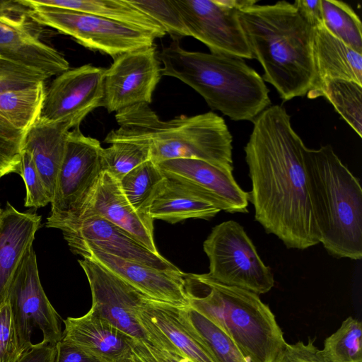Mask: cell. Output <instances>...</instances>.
Instances as JSON below:
<instances>
[{
  "mask_svg": "<svg viewBox=\"0 0 362 362\" xmlns=\"http://www.w3.org/2000/svg\"><path fill=\"white\" fill-rule=\"evenodd\" d=\"M244 148L255 218L287 248L305 250L320 243L310 195L306 146L281 105L269 106L252 122Z\"/></svg>",
  "mask_w": 362,
  "mask_h": 362,
  "instance_id": "cell-1",
  "label": "cell"
},
{
  "mask_svg": "<svg viewBox=\"0 0 362 362\" xmlns=\"http://www.w3.org/2000/svg\"><path fill=\"white\" fill-rule=\"evenodd\" d=\"M238 15L253 57L263 68L264 81L284 101L306 95L315 79L313 28L294 4H255L238 10Z\"/></svg>",
  "mask_w": 362,
  "mask_h": 362,
  "instance_id": "cell-2",
  "label": "cell"
},
{
  "mask_svg": "<svg viewBox=\"0 0 362 362\" xmlns=\"http://www.w3.org/2000/svg\"><path fill=\"white\" fill-rule=\"evenodd\" d=\"M119 128L105 142L128 141L146 144L156 163L176 158H195L233 172V137L222 117L213 112L161 120L148 104L117 112Z\"/></svg>",
  "mask_w": 362,
  "mask_h": 362,
  "instance_id": "cell-3",
  "label": "cell"
},
{
  "mask_svg": "<svg viewBox=\"0 0 362 362\" xmlns=\"http://www.w3.org/2000/svg\"><path fill=\"white\" fill-rule=\"evenodd\" d=\"M161 75L188 85L208 105L235 121H251L271 105L262 77L243 58L187 51L177 41L160 53Z\"/></svg>",
  "mask_w": 362,
  "mask_h": 362,
  "instance_id": "cell-4",
  "label": "cell"
},
{
  "mask_svg": "<svg viewBox=\"0 0 362 362\" xmlns=\"http://www.w3.org/2000/svg\"><path fill=\"white\" fill-rule=\"evenodd\" d=\"M188 305L222 329L248 362H275L287 344L272 310L250 291L209 274H184Z\"/></svg>",
  "mask_w": 362,
  "mask_h": 362,
  "instance_id": "cell-5",
  "label": "cell"
},
{
  "mask_svg": "<svg viewBox=\"0 0 362 362\" xmlns=\"http://www.w3.org/2000/svg\"><path fill=\"white\" fill-rule=\"evenodd\" d=\"M320 241L337 258L362 257V189L330 145L305 151Z\"/></svg>",
  "mask_w": 362,
  "mask_h": 362,
  "instance_id": "cell-6",
  "label": "cell"
},
{
  "mask_svg": "<svg viewBox=\"0 0 362 362\" xmlns=\"http://www.w3.org/2000/svg\"><path fill=\"white\" fill-rule=\"evenodd\" d=\"M37 24L51 27L72 37L91 50L113 59L136 49L151 47L156 37L150 33L105 18L74 10L39 5L33 0H18Z\"/></svg>",
  "mask_w": 362,
  "mask_h": 362,
  "instance_id": "cell-7",
  "label": "cell"
},
{
  "mask_svg": "<svg viewBox=\"0 0 362 362\" xmlns=\"http://www.w3.org/2000/svg\"><path fill=\"white\" fill-rule=\"evenodd\" d=\"M203 248L209 260L208 274L216 281L257 295L274 287L271 268L262 260L239 223L229 220L215 226Z\"/></svg>",
  "mask_w": 362,
  "mask_h": 362,
  "instance_id": "cell-8",
  "label": "cell"
},
{
  "mask_svg": "<svg viewBox=\"0 0 362 362\" xmlns=\"http://www.w3.org/2000/svg\"><path fill=\"white\" fill-rule=\"evenodd\" d=\"M103 149L98 140L85 136L79 127L69 131L47 219V228H58L76 218L102 172Z\"/></svg>",
  "mask_w": 362,
  "mask_h": 362,
  "instance_id": "cell-9",
  "label": "cell"
},
{
  "mask_svg": "<svg viewBox=\"0 0 362 362\" xmlns=\"http://www.w3.org/2000/svg\"><path fill=\"white\" fill-rule=\"evenodd\" d=\"M21 349L32 346L31 335L38 327L42 341L56 345L63 337L61 317L48 300L40 280L33 247L25 255L10 284L7 296Z\"/></svg>",
  "mask_w": 362,
  "mask_h": 362,
  "instance_id": "cell-10",
  "label": "cell"
},
{
  "mask_svg": "<svg viewBox=\"0 0 362 362\" xmlns=\"http://www.w3.org/2000/svg\"><path fill=\"white\" fill-rule=\"evenodd\" d=\"M193 37L211 53L253 59L238 18V10L256 0H174Z\"/></svg>",
  "mask_w": 362,
  "mask_h": 362,
  "instance_id": "cell-11",
  "label": "cell"
},
{
  "mask_svg": "<svg viewBox=\"0 0 362 362\" xmlns=\"http://www.w3.org/2000/svg\"><path fill=\"white\" fill-rule=\"evenodd\" d=\"M40 25L18 0L0 1V56L44 73L48 78L69 69L65 57L42 42Z\"/></svg>",
  "mask_w": 362,
  "mask_h": 362,
  "instance_id": "cell-12",
  "label": "cell"
},
{
  "mask_svg": "<svg viewBox=\"0 0 362 362\" xmlns=\"http://www.w3.org/2000/svg\"><path fill=\"white\" fill-rule=\"evenodd\" d=\"M105 71L85 64L59 74L45 89L39 118L79 127L90 112L103 107Z\"/></svg>",
  "mask_w": 362,
  "mask_h": 362,
  "instance_id": "cell-13",
  "label": "cell"
},
{
  "mask_svg": "<svg viewBox=\"0 0 362 362\" xmlns=\"http://www.w3.org/2000/svg\"><path fill=\"white\" fill-rule=\"evenodd\" d=\"M104 74L103 107L118 112L137 104L149 105L161 77L154 45L122 54Z\"/></svg>",
  "mask_w": 362,
  "mask_h": 362,
  "instance_id": "cell-14",
  "label": "cell"
},
{
  "mask_svg": "<svg viewBox=\"0 0 362 362\" xmlns=\"http://www.w3.org/2000/svg\"><path fill=\"white\" fill-rule=\"evenodd\" d=\"M78 263L90 288V310L127 336L148 342L137 319L146 295L90 259H78Z\"/></svg>",
  "mask_w": 362,
  "mask_h": 362,
  "instance_id": "cell-15",
  "label": "cell"
},
{
  "mask_svg": "<svg viewBox=\"0 0 362 362\" xmlns=\"http://www.w3.org/2000/svg\"><path fill=\"white\" fill-rule=\"evenodd\" d=\"M71 252L91 247L119 258L161 270H178L160 253H154L128 233L98 215L81 216L58 228Z\"/></svg>",
  "mask_w": 362,
  "mask_h": 362,
  "instance_id": "cell-16",
  "label": "cell"
},
{
  "mask_svg": "<svg viewBox=\"0 0 362 362\" xmlns=\"http://www.w3.org/2000/svg\"><path fill=\"white\" fill-rule=\"evenodd\" d=\"M165 177L174 180L228 213H247L248 192L233 172L195 158H176L156 163Z\"/></svg>",
  "mask_w": 362,
  "mask_h": 362,
  "instance_id": "cell-17",
  "label": "cell"
},
{
  "mask_svg": "<svg viewBox=\"0 0 362 362\" xmlns=\"http://www.w3.org/2000/svg\"><path fill=\"white\" fill-rule=\"evenodd\" d=\"M90 259L146 296L177 306L188 305L184 274L178 270H161L117 257L91 247L72 252Z\"/></svg>",
  "mask_w": 362,
  "mask_h": 362,
  "instance_id": "cell-18",
  "label": "cell"
},
{
  "mask_svg": "<svg viewBox=\"0 0 362 362\" xmlns=\"http://www.w3.org/2000/svg\"><path fill=\"white\" fill-rule=\"evenodd\" d=\"M89 215L103 217L128 233L151 252L159 253L153 238V220L133 208L124 194L119 180L107 172H101L95 187L76 219Z\"/></svg>",
  "mask_w": 362,
  "mask_h": 362,
  "instance_id": "cell-19",
  "label": "cell"
},
{
  "mask_svg": "<svg viewBox=\"0 0 362 362\" xmlns=\"http://www.w3.org/2000/svg\"><path fill=\"white\" fill-rule=\"evenodd\" d=\"M177 307L147 296L144 297L137 319L148 342L192 362H215L182 325Z\"/></svg>",
  "mask_w": 362,
  "mask_h": 362,
  "instance_id": "cell-20",
  "label": "cell"
},
{
  "mask_svg": "<svg viewBox=\"0 0 362 362\" xmlns=\"http://www.w3.org/2000/svg\"><path fill=\"white\" fill-rule=\"evenodd\" d=\"M313 59L315 79L306 94L318 98L322 86L330 80H346L362 85V54L333 35L322 25L313 28Z\"/></svg>",
  "mask_w": 362,
  "mask_h": 362,
  "instance_id": "cell-21",
  "label": "cell"
},
{
  "mask_svg": "<svg viewBox=\"0 0 362 362\" xmlns=\"http://www.w3.org/2000/svg\"><path fill=\"white\" fill-rule=\"evenodd\" d=\"M63 322L62 339L103 362H120L132 356L129 336L90 310L83 316L69 317Z\"/></svg>",
  "mask_w": 362,
  "mask_h": 362,
  "instance_id": "cell-22",
  "label": "cell"
},
{
  "mask_svg": "<svg viewBox=\"0 0 362 362\" xmlns=\"http://www.w3.org/2000/svg\"><path fill=\"white\" fill-rule=\"evenodd\" d=\"M41 216L20 212L10 203L0 214V303L3 302L13 277L25 255L33 247Z\"/></svg>",
  "mask_w": 362,
  "mask_h": 362,
  "instance_id": "cell-23",
  "label": "cell"
},
{
  "mask_svg": "<svg viewBox=\"0 0 362 362\" xmlns=\"http://www.w3.org/2000/svg\"><path fill=\"white\" fill-rule=\"evenodd\" d=\"M70 129L65 123L48 122L38 117L25 132L23 140L21 151H28L32 156L50 203Z\"/></svg>",
  "mask_w": 362,
  "mask_h": 362,
  "instance_id": "cell-24",
  "label": "cell"
},
{
  "mask_svg": "<svg viewBox=\"0 0 362 362\" xmlns=\"http://www.w3.org/2000/svg\"><path fill=\"white\" fill-rule=\"evenodd\" d=\"M220 211L180 182L165 177L153 197L148 215L153 221L174 224L189 218L209 219Z\"/></svg>",
  "mask_w": 362,
  "mask_h": 362,
  "instance_id": "cell-25",
  "label": "cell"
},
{
  "mask_svg": "<svg viewBox=\"0 0 362 362\" xmlns=\"http://www.w3.org/2000/svg\"><path fill=\"white\" fill-rule=\"evenodd\" d=\"M39 5L84 12L140 28L155 37L165 33L152 18L132 5L129 0H33Z\"/></svg>",
  "mask_w": 362,
  "mask_h": 362,
  "instance_id": "cell-26",
  "label": "cell"
},
{
  "mask_svg": "<svg viewBox=\"0 0 362 362\" xmlns=\"http://www.w3.org/2000/svg\"><path fill=\"white\" fill-rule=\"evenodd\" d=\"M177 309L182 325L215 362H248L228 335L203 315L189 305Z\"/></svg>",
  "mask_w": 362,
  "mask_h": 362,
  "instance_id": "cell-27",
  "label": "cell"
},
{
  "mask_svg": "<svg viewBox=\"0 0 362 362\" xmlns=\"http://www.w3.org/2000/svg\"><path fill=\"white\" fill-rule=\"evenodd\" d=\"M45 83L30 88L0 93V117L26 132L38 119L45 98Z\"/></svg>",
  "mask_w": 362,
  "mask_h": 362,
  "instance_id": "cell-28",
  "label": "cell"
},
{
  "mask_svg": "<svg viewBox=\"0 0 362 362\" xmlns=\"http://www.w3.org/2000/svg\"><path fill=\"white\" fill-rule=\"evenodd\" d=\"M165 176L158 165L148 160L119 180L126 198L139 214L148 215L153 197Z\"/></svg>",
  "mask_w": 362,
  "mask_h": 362,
  "instance_id": "cell-29",
  "label": "cell"
},
{
  "mask_svg": "<svg viewBox=\"0 0 362 362\" xmlns=\"http://www.w3.org/2000/svg\"><path fill=\"white\" fill-rule=\"evenodd\" d=\"M325 98L348 124L362 136V85L346 80H330L318 97Z\"/></svg>",
  "mask_w": 362,
  "mask_h": 362,
  "instance_id": "cell-30",
  "label": "cell"
},
{
  "mask_svg": "<svg viewBox=\"0 0 362 362\" xmlns=\"http://www.w3.org/2000/svg\"><path fill=\"white\" fill-rule=\"evenodd\" d=\"M324 26L336 37L362 54V25L354 10L345 2L321 0Z\"/></svg>",
  "mask_w": 362,
  "mask_h": 362,
  "instance_id": "cell-31",
  "label": "cell"
},
{
  "mask_svg": "<svg viewBox=\"0 0 362 362\" xmlns=\"http://www.w3.org/2000/svg\"><path fill=\"white\" fill-rule=\"evenodd\" d=\"M362 324L350 316L324 342L322 355L329 362H362Z\"/></svg>",
  "mask_w": 362,
  "mask_h": 362,
  "instance_id": "cell-32",
  "label": "cell"
},
{
  "mask_svg": "<svg viewBox=\"0 0 362 362\" xmlns=\"http://www.w3.org/2000/svg\"><path fill=\"white\" fill-rule=\"evenodd\" d=\"M151 160L149 146L143 142L121 141L110 144L101 154L102 171L120 180L131 170Z\"/></svg>",
  "mask_w": 362,
  "mask_h": 362,
  "instance_id": "cell-33",
  "label": "cell"
},
{
  "mask_svg": "<svg viewBox=\"0 0 362 362\" xmlns=\"http://www.w3.org/2000/svg\"><path fill=\"white\" fill-rule=\"evenodd\" d=\"M147 16L152 18L175 41L190 36L183 18L174 0H129Z\"/></svg>",
  "mask_w": 362,
  "mask_h": 362,
  "instance_id": "cell-34",
  "label": "cell"
},
{
  "mask_svg": "<svg viewBox=\"0 0 362 362\" xmlns=\"http://www.w3.org/2000/svg\"><path fill=\"white\" fill-rule=\"evenodd\" d=\"M47 78L41 71L0 56V93L35 87Z\"/></svg>",
  "mask_w": 362,
  "mask_h": 362,
  "instance_id": "cell-35",
  "label": "cell"
},
{
  "mask_svg": "<svg viewBox=\"0 0 362 362\" xmlns=\"http://www.w3.org/2000/svg\"><path fill=\"white\" fill-rule=\"evenodd\" d=\"M25 132L0 117V173H20L22 143Z\"/></svg>",
  "mask_w": 362,
  "mask_h": 362,
  "instance_id": "cell-36",
  "label": "cell"
},
{
  "mask_svg": "<svg viewBox=\"0 0 362 362\" xmlns=\"http://www.w3.org/2000/svg\"><path fill=\"white\" fill-rule=\"evenodd\" d=\"M19 174L26 187L25 206L40 208L50 203L42 178L30 153L21 151Z\"/></svg>",
  "mask_w": 362,
  "mask_h": 362,
  "instance_id": "cell-37",
  "label": "cell"
},
{
  "mask_svg": "<svg viewBox=\"0 0 362 362\" xmlns=\"http://www.w3.org/2000/svg\"><path fill=\"white\" fill-rule=\"evenodd\" d=\"M23 354L7 298L0 303V362H17Z\"/></svg>",
  "mask_w": 362,
  "mask_h": 362,
  "instance_id": "cell-38",
  "label": "cell"
},
{
  "mask_svg": "<svg viewBox=\"0 0 362 362\" xmlns=\"http://www.w3.org/2000/svg\"><path fill=\"white\" fill-rule=\"evenodd\" d=\"M132 354L137 362H192L185 357L169 352L144 340L128 337Z\"/></svg>",
  "mask_w": 362,
  "mask_h": 362,
  "instance_id": "cell-39",
  "label": "cell"
},
{
  "mask_svg": "<svg viewBox=\"0 0 362 362\" xmlns=\"http://www.w3.org/2000/svg\"><path fill=\"white\" fill-rule=\"evenodd\" d=\"M275 362H329L309 339L307 344L299 341L293 344H286Z\"/></svg>",
  "mask_w": 362,
  "mask_h": 362,
  "instance_id": "cell-40",
  "label": "cell"
},
{
  "mask_svg": "<svg viewBox=\"0 0 362 362\" xmlns=\"http://www.w3.org/2000/svg\"><path fill=\"white\" fill-rule=\"evenodd\" d=\"M54 362H103L94 355L63 339L56 344Z\"/></svg>",
  "mask_w": 362,
  "mask_h": 362,
  "instance_id": "cell-41",
  "label": "cell"
},
{
  "mask_svg": "<svg viewBox=\"0 0 362 362\" xmlns=\"http://www.w3.org/2000/svg\"><path fill=\"white\" fill-rule=\"evenodd\" d=\"M293 4L303 18L313 28L323 25L321 0H296Z\"/></svg>",
  "mask_w": 362,
  "mask_h": 362,
  "instance_id": "cell-42",
  "label": "cell"
},
{
  "mask_svg": "<svg viewBox=\"0 0 362 362\" xmlns=\"http://www.w3.org/2000/svg\"><path fill=\"white\" fill-rule=\"evenodd\" d=\"M56 345L41 341L23 353L17 362H54Z\"/></svg>",
  "mask_w": 362,
  "mask_h": 362,
  "instance_id": "cell-43",
  "label": "cell"
},
{
  "mask_svg": "<svg viewBox=\"0 0 362 362\" xmlns=\"http://www.w3.org/2000/svg\"><path fill=\"white\" fill-rule=\"evenodd\" d=\"M120 362H137V361L132 356L130 358H128Z\"/></svg>",
  "mask_w": 362,
  "mask_h": 362,
  "instance_id": "cell-44",
  "label": "cell"
},
{
  "mask_svg": "<svg viewBox=\"0 0 362 362\" xmlns=\"http://www.w3.org/2000/svg\"><path fill=\"white\" fill-rule=\"evenodd\" d=\"M2 176H4V174H3V173H0V178H1Z\"/></svg>",
  "mask_w": 362,
  "mask_h": 362,
  "instance_id": "cell-45",
  "label": "cell"
},
{
  "mask_svg": "<svg viewBox=\"0 0 362 362\" xmlns=\"http://www.w3.org/2000/svg\"><path fill=\"white\" fill-rule=\"evenodd\" d=\"M1 209H0V214H1Z\"/></svg>",
  "mask_w": 362,
  "mask_h": 362,
  "instance_id": "cell-46",
  "label": "cell"
}]
</instances>
